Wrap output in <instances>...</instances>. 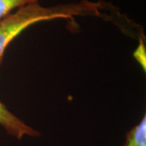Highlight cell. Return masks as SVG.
Returning <instances> with one entry per match:
<instances>
[{
  "label": "cell",
  "instance_id": "obj_4",
  "mask_svg": "<svg viewBox=\"0 0 146 146\" xmlns=\"http://www.w3.org/2000/svg\"><path fill=\"white\" fill-rule=\"evenodd\" d=\"M38 2L39 0H0V20L21 7Z\"/></svg>",
  "mask_w": 146,
  "mask_h": 146
},
{
  "label": "cell",
  "instance_id": "obj_1",
  "mask_svg": "<svg viewBox=\"0 0 146 146\" xmlns=\"http://www.w3.org/2000/svg\"><path fill=\"white\" fill-rule=\"evenodd\" d=\"M103 4L89 0L76 3L45 7L38 3L21 7L0 20V69L7 48L15 38L32 25L58 19L72 20L77 16H101Z\"/></svg>",
  "mask_w": 146,
  "mask_h": 146
},
{
  "label": "cell",
  "instance_id": "obj_3",
  "mask_svg": "<svg viewBox=\"0 0 146 146\" xmlns=\"http://www.w3.org/2000/svg\"><path fill=\"white\" fill-rule=\"evenodd\" d=\"M123 146H146V115L126 134Z\"/></svg>",
  "mask_w": 146,
  "mask_h": 146
},
{
  "label": "cell",
  "instance_id": "obj_2",
  "mask_svg": "<svg viewBox=\"0 0 146 146\" xmlns=\"http://www.w3.org/2000/svg\"><path fill=\"white\" fill-rule=\"evenodd\" d=\"M0 126L7 134L21 141L24 137H39L40 132L28 125L25 122L11 112L8 108L0 102Z\"/></svg>",
  "mask_w": 146,
  "mask_h": 146
}]
</instances>
